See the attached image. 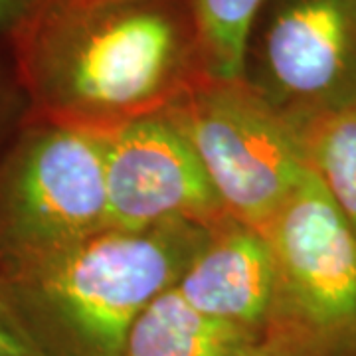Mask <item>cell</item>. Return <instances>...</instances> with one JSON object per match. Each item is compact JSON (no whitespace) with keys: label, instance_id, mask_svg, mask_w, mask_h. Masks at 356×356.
Wrapping results in <instances>:
<instances>
[{"label":"cell","instance_id":"cell-2","mask_svg":"<svg viewBox=\"0 0 356 356\" xmlns=\"http://www.w3.org/2000/svg\"><path fill=\"white\" fill-rule=\"evenodd\" d=\"M210 229L192 222L103 228L0 271V287L48 356H121L133 323L177 285Z\"/></svg>","mask_w":356,"mask_h":356},{"label":"cell","instance_id":"cell-15","mask_svg":"<svg viewBox=\"0 0 356 356\" xmlns=\"http://www.w3.org/2000/svg\"><path fill=\"white\" fill-rule=\"evenodd\" d=\"M36 0H0V48L6 51Z\"/></svg>","mask_w":356,"mask_h":356},{"label":"cell","instance_id":"cell-8","mask_svg":"<svg viewBox=\"0 0 356 356\" xmlns=\"http://www.w3.org/2000/svg\"><path fill=\"white\" fill-rule=\"evenodd\" d=\"M194 309L266 331L280 313L277 266L264 229L226 216L175 285Z\"/></svg>","mask_w":356,"mask_h":356},{"label":"cell","instance_id":"cell-9","mask_svg":"<svg viewBox=\"0 0 356 356\" xmlns=\"http://www.w3.org/2000/svg\"><path fill=\"white\" fill-rule=\"evenodd\" d=\"M266 331L208 317L170 287L133 323L121 356H236Z\"/></svg>","mask_w":356,"mask_h":356},{"label":"cell","instance_id":"cell-10","mask_svg":"<svg viewBox=\"0 0 356 356\" xmlns=\"http://www.w3.org/2000/svg\"><path fill=\"white\" fill-rule=\"evenodd\" d=\"M307 168L356 234V103L299 131Z\"/></svg>","mask_w":356,"mask_h":356},{"label":"cell","instance_id":"cell-12","mask_svg":"<svg viewBox=\"0 0 356 356\" xmlns=\"http://www.w3.org/2000/svg\"><path fill=\"white\" fill-rule=\"evenodd\" d=\"M236 356H341L337 348L297 323L277 318L267 331Z\"/></svg>","mask_w":356,"mask_h":356},{"label":"cell","instance_id":"cell-4","mask_svg":"<svg viewBox=\"0 0 356 356\" xmlns=\"http://www.w3.org/2000/svg\"><path fill=\"white\" fill-rule=\"evenodd\" d=\"M226 214L264 228L309 172L301 137L243 79H206L165 111Z\"/></svg>","mask_w":356,"mask_h":356},{"label":"cell","instance_id":"cell-7","mask_svg":"<svg viewBox=\"0 0 356 356\" xmlns=\"http://www.w3.org/2000/svg\"><path fill=\"white\" fill-rule=\"evenodd\" d=\"M105 200V228L168 222L212 228L228 216L191 143L165 111L107 135Z\"/></svg>","mask_w":356,"mask_h":356},{"label":"cell","instance_id":"cell-11","mask_svg":"<svg viewBox=\"0 0 356 356\" xmlns=\"http://www.w3.org/2000/svg\"><path fill=\"white\" fill-rule=\"evenodd\" d=\"M261 2L264 0H192L210 77L240 79L245 38Z\"/></svg>","mask_w":356,"mask_h":356},{"label":"cell","instance_id":"cell-13","mask_svg":"<svg viewBox=\"0 0 356 356\" xmlns=\"http://www.w3.org/2000/svg\"><path fill=\"white\" fill-rule=\"evenodd\" d=\"M28 119V102L10 58L0 60V153Z\"/></svg>","mask_w":356,"mask_h":356},{"label":"cell","instance_id":"cell-1","mask_svg":"<svg viewBox=\"0 0 356 356\" xmlns=\"http://www.w3.org/2000/svg\"><path fill=\"white\" fill-rule=\"evenodd\" d=\"M8 58L28 117L97 135L210 79L192 0H36Z\"/></svg>","mask_w":356,"mask_h":356},{"label":"cell","instance_id":"cell-3","mask_svg":"<svg viewBox=\"0 0 356 356\" xmlns=\"http://www.w3.org/2000/svg\"><path fill=\"white\" fill-rule=\"evenodd\" d=\"M107 135L28 117L0 153V271L105 228Z\"/></svg>","mask_w":356,"mask_h":356},{"label":"cell","instance_id":"cell-14","mask_svg":"<svg viewBox=\"0 0 356 356\" xmlns=\"http://www.w3.org/2000/svg\"><path fill=\"white\" fill-rule=\"evenodd\" d=\"M0 356H48L26 331L0 287Z\"/></svg>","mask_w":356,"mask_h":356},{"label":"cell","instance_id":"cell-6","mask_svg":"<svg viewBox=\"0 0 356 356\" xmlns=\"http://www.w3.org/2000/svg\"><path fill=\"white\" fill-rule=\"evenodd\" d=\"M261 229L277 266V318L356 356V234L311 170Z\"/></svg>","mask_w":356,"mask_h":356},{"label":"cell","instance_id":"cell-5","mask_svg":"<svg viewBox=\"0 0 356 356\" xmlns=\"http://www.w3.org/2000/svg\"><path fill=\"white\" fill-rule=\"evenodd\" d=\"M240 79L297 133L356 103V0H264Z\"/></svg>","mask_w":356,"mask_h":356}]
</instances>
